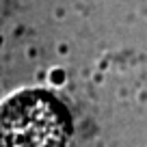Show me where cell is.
<instances>
[{
	"instance_id": "6da1fadb",
	"label": "cell",
	"mask_w": 147,
	"mask_h": 147,
	"mask_svg": "<svg viewBox=\"0 0 147 147\" xmlns=\"http://www.w3.org/2000/svg\"><path fill=\"white\" fill-rule=\"evenodd\" d=\"M63 113L48 95L24 93L0 108V147H63Z\"/></svg>"
}]
</instances>
